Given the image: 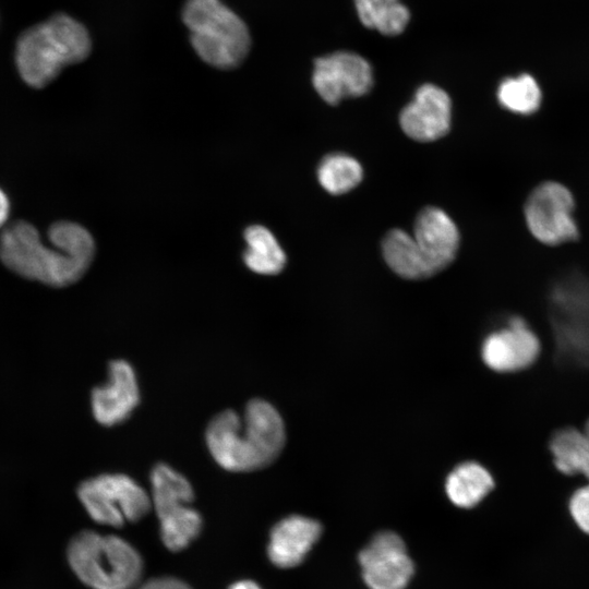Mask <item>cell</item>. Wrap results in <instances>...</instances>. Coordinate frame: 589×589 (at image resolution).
Returning a JSON list of instances; mask_svg holds the SVG:
<instances>
[{
	"label": "cell",
	"mask_w": 589,
	"mask_h": 589,
	"mask_svg": "<svg viewBox=\"0 0 589 589\" xmlns=\"http://www.w3.org/2000/svg\"><path fill=\"white\" fill-rule=\"evenodd\" d=\"M359 563L370 589H405L413 574L404 541L390 531L376 534L360 552Z\"/></svg>",
	"instance_id": "11"
},
{
	"label": "cell",
	"mask_w": 589,
	"mask_h": 589,
	"mask_svg": "<svg viewBox=\"0 0 589 589\" xmlns=\"http://www.w3.org/2000/svg\"><path fill=\"white\" fill-rule=\"evenodd\" d=\"M363 177L361 165L345 154H330L324 157L317 168L320 184L328 193L340 195L357 187Z\"/></svg>",
	"instance_id": "22"
},
{
	"label": "cell",
	"mask_w": 589,
	"mask_h": 589,
	"mask_svg": "<svg viewBox=\"0 0 589 589\" xmlns=\"http://www.w3.org/2000/svg\"><path fill=\"white\" fill-rule=\"evenodd\" d=\"M312 83L316 93L329 105L366 94L373 85L370 63L351 51H335L314 61Z\"/></svg>",
	"instance_id": "10"
},
{
	"label": "cell",
	"mask_w": 589,
	"mask_h": 589,
	"mask_svg": "<svg viewBox=\"0 0 589 589\" xmlns=\"http://www.w3.org/2000/svg\"><path fill=\"white\" fill-rule=\"evenodd\" d=\"M77 496L89 517L99 525L122 527L148 514L152 498L130 476L101 473L83 481Z\"/></svg>",
	"instance_id": "9"
},
{
	"label": "cell",
	"mask_w": 589,
	"mask_h": 589,
	"mask_svg": "<svg viewBox=\"0 0 589 589\" xmlns=\"http://www.w3.org/2000/svg\"><path fill=\"white\" fill-rule=\"evenodd\" d=\"M584 444V431L573 426L555 431L550 440V452L556 469L567 476L581 474Z\"/></svg>",
	"instance_id": "23"
},
{
	"label": "cell",
	"mask_w": 589,
	"mask_h": 589,
	"mask_svg": "<svg viewBox=\"0 0 589 589\" xmlns=\"http://www.w3.org/2000/svg\"><path fill=\"white\" fill-rule=\"evenodd\" d=\"M548 312L557 361L589 370V278L578 271L556 278Z\"/></svg>",
	"instance_id": "6"
},
{
	"label": "cell",
	"mask_w": 589,
	"mask_h": 589,
	"mask_svg": "<svg viewBox=\"0 0 589 589\" xmlns=\"http://www.w3.org/2000/svg\"><path fill=\"white\" fill-rule=\"evenodd\" d=\"M205 441L213 459L225 470L251 472L268 467L284 449L285 423L277 409L251 399L242 416L226 409L208 422Z\"/></svg>",
	"instance_id": "2"
},
{
	"label": "cell",
	"mask_w": 589,
	"mask_h": 589,
	"mask_svg": "<svg viewBox=\"0 0 589 589\" xmlns=\"http://www.w3.org/2000/svg\"><path fill=\"white\" fill-rule=\"evenodd\" d=\"M500 106L519 117L536 115L543 104V91L538 80L530 73H519L504 77L496 88Z\"/></svg>",
	"instance_id": "19"
},
{
	"label": "cell",
	"mask_w": 589,
	"mask_h": 589,
	"mask_svg": "<svg viewBox=\"0 0 589 589\" xmlns=\"http://www.w3.org/2000/svg\"><path fill=\"white\" fill-rule=\"evenodd\" d=\"M494 488L491 473L481 465L469 461L457 466L447 477L445 490L453 504L471 508Z\"/></svg>",
	"instance_id": "18"
},
{
	"label": "cell",
	"mask_w": 589,
	"mask_h": 589,
	"mask_svg": "<svg viewBox=\"0 0 589 589\" xmlns=\"http://www.w3.org/2000/svg\"><path fill=\"white\" fill-rule=\"evenodd\" d=\"M568 508L577 527L589 534V484L573 493Z\"/></svg>",
	"instance_id": "24"
},
{
	"label": "cell",
	"mask_w": 589,
	"mask_h": 589,
	"mask_svg": "<svg viewBox=\"0 0 589 589\" xmlns=\"http://www.w3.org/2000/svg\"><path fill=\"white\" fill-rule=\"evenodd\" d=\"M321 525L308 517L293 515L277 522L269 534L267 554L280 568L299 565L321 534Z\"/></svg>",
	"instance_id": "16"
},
{
	"label": "cell",
	"mask_w": 589,
	"mask_h": 589,
	"mask_svg": "<svg viewBox=\"0 0 589 589\" xmlns=\"http://www.w3.org/2000/svg\"><path fill=\"white\" fill-rule=\"evenodd\" d=\"M139 589H192L187 582L175 577L153 578L140 586Z\"/></svg>",
	"instance_id": "25"
},
{
	"label": "cell",
	"mask_w": 589,
	"mask_h": 589,
	"mask_svg": "<svg viewBox=\"0 0 589 589\" xmlns=\"http://www.w3.org/2000/svg\"><path fill=\"white\" fill-rule=\"evenodd\" d=\"M413 238L434 274L455 260L460 241L453 219L444 211L433 206L425 207L417 216Z\"/></svg>",
	"instance_id": "15"
},
{
	"label": "cell",
	"mask_w": 589,
	"mask_h": 589,
	"mask_svg": "<svg viewBox=\"0 0 589 589\" xmlns=\"http://www.w3.org/2000/svg\"><path fill=\"white\" fill-rule=\"evenodd\" d=\"M182 20L199 57L218 69L242 63L251 37L245 23L220 0H187Z\"/></svg>",
	"instance_id": "5"
},
{
	"label": "cell",
	"mask_w": 589,
	"mask_h": 589,
	"mask_svg": "<svg viewBox=\"0 0 589 589\" xmlns=\"http://www.w3.org/2000/svg\"><path fill=\"white\" fill-rule=\"evenodd\" d=\"M229 589H262L256 582L252 580H239L232 584Z\"/></svg>",
	"instance_id": "28"
},
{
	"label": "cell",
	"mask_w": 589,
	"mask_h": 589,
	"mask_svg": "<svg viewBox=\"0 0 589 589\" xmlns=\"http://www.w3.org/2000/svg\"><path fill=\"white\" fill-rule=\"evenodd\" d=\"M382 251L390 269L402 278L424 279L435 275L414 238L401 229L387 232L382 242Z\"/></svg>",
	"instance_id": "17"
},
{
	"label": "cell",
	"mask_w": 589,
	"mask_h": 589,
	"mask_svg": "<svg viewBox=\"0 0 589 589\" xmlns=\"http://www.w3.org/2000/svg\"><path fill=\"white\" fill-rule=\"evenodd\" d=\"M45 243L37 228L24 220L5 227L0 235V260L14 274L61 288L79 281L95 255V241L80 224L57 221Z\"/></svg>",
	"instance_id": "1"
},
{
	"label": "cell",
	"mask_w": 589,
	"mask_h": 589,
	"mask_svg": "<svg viewBox=\"0 0 589 589\" xmlns=\"http://www.w3.org/2000/svg\"><path fill=\"white\" fill-rule=\"evenodd\" d=\"M582 431L585 434V447H584V464H582L581 474L585 476L589 480V420L585 424V429Z\"/></svg>",
	"instance_id": "27"
},
{
	"label": "cell",
	"mask_w": 589,
	"mask_h": 589,
	"mask_svg": "<svg viewBox=\"0 0 589 589\" xmlns=\"http://www.w3.org/2000/svg\"><path fill=\"white\" fill-rule=\"evenodd\" d=\"M67 556L77 578L92 589H133L143 574L140 553L117 536L81 531L71 539Z\"/></svg>",
	"instance_id": "4"
},
{
	"label": "cell",
	"mask_w": 589,
	"mask_h": 589,
	"mask_svg": "<svg viewBox=\"0 0 589 589\" xmlns=\"http://www.w3.org/2000/svg\"><path fill=\"white\" fill-rule=\"evenodd\" d=\"M540 353V341L526 321L513 316L505 327L491 333L482 345L483 362L496 372H516L530 366Z\"/></svg>",
	"instance_id": "13"
},
{
	"label": "cell",
	"mask_w": 589,
	"mask_h": 589,
	"mask_svg": "<svg viewBox=\"0 0 589 589\" xmlns=\"http://www.w3.org/2000/svg\"><path fill=\"white\" fill-rule=\"evenodd\" d=\"M91 49V36L85 26L68 14L59 13L19 36L14 62L25 84L43 88L65 67L84 61Z\"/></svg>",
	"instance_id": "3"
},
{
	"label": "cell",
	"mask_w": 589,
	"mask_h": 589,
	"mask_svg": "<svg viewBox=\"0 0 589 589\" xmlns=\"http://www.w3.org/2000/svg\"><path fill=\"white\" fill-rule=\"evenodd\" d=\"M248 244L243 261L249 269L260 275H277L286 265V254L275 236L264 226L245 229Z\"/></svg>",
	"instance_id": "20"
},
{
	"label": "cell",
	"mask_w": 589,
	"mask_h": 589,
	"mask_svg": "<svg viewBox=\"0 0 589 589\" xmlns=\"http://www.w3.org/2000/svg\"><path fill=\"white\" fill-rule=\"evenodd\" d=\"M450 98L444 89L433 84L420 86L399 117L402 131L418 142L443 137L450 129Z\"/></svg>",
	"instance_id": "14"
},
{
	"label": "cell",
	"mask_w": 589,
	"mask_h": 589,
	"mask_svg": "<svg viewBox=\"0 0 589 589\" xmlns=\"http://www.w3.org/2000/svg\"><path fill=\"white\" fill-rule=\"evenodd\" d=\"M11 212V203L9 196L0 188V229L7 224Z\"/></svg>",
	"instance_id": "26"
},
{
	"label": "cell",
	"mask_w": 589,
	"mask_h": 589,
	"mask_svg": "<svg viewBox=\"0 0 589 589\" xmlns=\"http://www.w3.org/2000/svg\"><path fill=\"white\" fill-rule=\"evenodd\" d=\"M361 23L386 36L405 31L410 20L408 8L400 0H353Z\"/></svg>",
	"instance_id": "21"
},
{
	"label": "cell",
	"mask_w": 589,
	"mask_h": 589,
	"mask_svg": "<svg viewBox=\"0 0 589 589\" xmlns=\"http://www.w3.org/2000/svg\"><path fill=\"white\" fill-rule=\"evenodd\" d=\"M149 479L163 543L169 551L180 552L197 539L203 528L201 514L192 507L193 488L182 473L165 462L153 467Z\"/></svg>",
	"instance_id": "7"
},
{
	"label": "cell",
	"mask_w": 589,
	"mask_h": 589,
	"mask_svg": "<svg viewBox=\"0 0 589 589\" xmlns=\"http://www.w3.org/2000/svg\"><path fill=\"white\" fill-rule=\"evenodd\" d=\"M141 400L137 376L132 364L123 359L109 362L108 381L93 388L91 407L95 420L113 426L128 420Z\"/></svg>",
	"instance_id": "12"
},
{
	"label": "cell",
	"mask_w": 589,
	"mask_h": 589,
	"mask_svg": "<svg viewBox=\"0 0 589 589\" xmlns=\"http://www.w3.org/2000/svg\"><path fill=\"white\" fill-rule=\"evenodd\" d=\"M575 211L576 199L569 187L558 180L546 179L528 192L522 204V218L536 241L546 247H558L580 238Z\"/></svg>",
	"instance_id": "8"
}]
</instances>
